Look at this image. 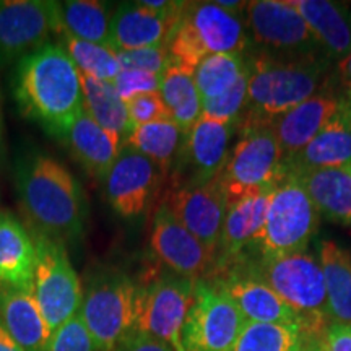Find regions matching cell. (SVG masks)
<instances>
[{"label": "cell", "instance_id": "obj_22", "mask_svg": "<svg viewBox=\"0 0 351 351\" xmlns=\"http://www.w3.org/2000/svg\"><path fill=\"white\" fill-rule=\"evenodd\" d=\"M0 324L21 351H49L52 332L29 289L0 287Z\"/></svg>", "mask_w": 351, "mask_h": 351}, {"label": "cell", "instance_id": "obj_26", "mask_svg": "<svg viewBox=\"0 0 351 351\" xmlns=\"http://www.w3.org/2000/svg\"><path fill=\"white\" fill-rule=\"evenodd\" d=\"M313 32L326 57L341 60L351 51V12L330 0L289 2Z\"/></svg>", "mask_w": 351, "mask_h": 351}, {"label": "cell", "instance_id": "obj_20", "mask_svg": "<svg viewBox=\"0 0 351 351\" xmlns=\"http://www.w3.org/2000/svg\"><path fill=\"white\" fill-rule=\"evenodd\" d=\"M340 108L341 98L328 91H317L301 104L275 117L269 125L278 140L285 163L293 160L330 122Z\"/></svg>", "mask_w": 351, "mask_h": 351}, {"label": "cell", "instance_id": "obj_4", "mask_svg": "<svg viewBox=\"0 0 351 351\" xmlns=\"http://www.w3.org/2000/svg\"><path fill=\"white\" fill-rule=\"evenodd\" d=\"M241 263L267 283L301 319L307 339H320L330 326L327 314V293L319 258L307 252L288 256H254L239 258Z\"/></svg>", "mask_w": 351, "mask_h": 351}, {"label": "cell", "instance_id": "obj_31", "mask_svg": "<svg viewBox=\"0 0 351 351\" xmlns=\"http://www.w3.org/2000/svg\"><path fill=\"white\" fill-rule=\"evenodd\" d=\"M160 95L169 109L171 119L187 134L202 116V99L194 73L173 60L161 75Z\"/></svg>", "mask_w": 351, "mask_h": 351}, {"label": "cell", "instance_id": "obj_12", "mask_svg": "<svg viewBox=\"0 0 351 351\" xmlns=\"http://www.w3.org/2000/svg\"><path fill=\"white\" fill-rule=\"evenodd\" d=\"M245 324L221 289L200 280L182 327L184 351H231Z\"/></svg>", "mask_w": 351, "mask_h": 351}, {"label": "cell", "instance_id": "obj_28", "mask_svg": "<svg viewBox=\"0 0 351 351\" xmlns=\"http://www.w3.org/2000/svg\"><path fill=\"white\" fill-rule=\"evenodd\" d=\"M327 293L330 324H351V254L333 241H322L319 249Z\"/></svg>", "mask_w": 351, "mask_h": 351}, {"label": "cell", "instance_id": "obj_27", "mask_svg": "<svg viewBox=\"0 0 351 351\" xmlns=\"http://www.w3.org/2000/svg\"><path fill=\"white\" fill-rule=\"evenodd\" d=\"M295 176L320 215L332 221L351 225V165L304 171Z\"/></svg>", "mask_w": 351, "mask_h": 351}, {"label": "cell", "instance_id": "obj_38", "mask_svg": "<svg viewBox=\"0 0 351 351\" xmlns=\"http://www.w3.org/2000/svg\"><path fill=\"white\" fill-rule=\"evenodd\" d=\"M122 69H135L143 72L163 75V72L173 62L168 46L147 47V49L119 51L117 52Z\"/></svg>", "mask_w": 351, "mask_h": 351}, {"label": "cell", "instance_id": "obj_46", "mask_svg": "<svg viewBox=\"0 0 351 351\" xmlns=\"http://www.w3.org/2000/svg\"><path fill=\"white\" fill-rule=\"evenodd\" d=\"M343 104H345L346 112H348V116H350V119H351V91H346V93H345Z\"/></svg>", "mask_w": 351, "mask_h": 351}, {"label": "cell", "instance_id": "obj_34", "mask_svg": "<svg viewBox=\"0 0 351 351\" xmlns=\"http://www.w3.org/2000/svg\"><path fill=\"white\" fill-rule=\"evenodd\" d=\"M304 340L300 326L247 322L231 351H301Z\"/></svg>", "mask_w": 351, "mask_h": 351}, {"label": "cell", "instance_id": "obj_25", "mask_svg": "<svg viewBox=\"0 0 351 351\" xmlns=\"http://www.w3.org/2000/svg\"><path fill=\"white\" fill-rule=\"evenodd\" d=\"M36 249L32 232L10 213L0 215V287L33 291Z\"/></svg>", "mask_w": 351, "mask_h": 351}, {"label": "cell", "instance_id": "obj_9", "mask_svg": "<svg viewBox=\"0 0 351 351\" xmlns=\"http://www.w3.org/2000/svg\"><path fill=\"white\" fill-rule=\"evenodd\" d=\"M36 249L33 295L44 320L54 333L82 307L83 288L65 244L32 230Z\"/></svg>", "mask_w": 351, "mask_h": 351}, {"label": "cell", "instance_id": "obj_36", "mask_svg": "<svg viewBox=\"0 0 351 351\" xmlns=\"http://www.w3.org/2000/svg\"><path fill=\"white\" fill-rule=\"evenodd\" d=\"M247 85H249V67L245 73L239 78L238 83L228 90L225 95L215 99L202 101V116L218 122H231L238 124L239 117L243 116L247 99Z\"/></svg>", "mask_w": 351, "mask_h": 351}, {"label": "cell", "instance_id": "obj_41", "mask_svg": "<svg viewBox=\"0 0 351 351\" xmlns=\"http://www.w3.org/2000/svg\"><path fill=\"white\" fill-rule=\"evenodd\" d=\"M319 343L322 351H351V324H330Z\"/></svg>", "mask_w": 351, "mask_h": 351}, {"label": "cell", "instance_id": "obj_14", "mask_svg": "<svg viewBox=\"0 0 351 351\" xmlns=\"http://www.w3.org/2000/svg\"><path fill=\"white\" fill-rule=\"evenodd\" d=\"M150 247L171 274L184 278L208 280L217 270V254L184 228L165 204L158 207L153 218Z\"/></svg>", "mask_w": 351, "mask_h": 351}, {"label": "cell", "instance_id": "obj_3", "mask_svg": "<svg viewBox=\"0 0 351 351\" xmlns=\"http://www.w3.org/2000/svg\"><path fill=\"white\" fill-rule=\"evenodd\" d=\"M327 64L322 59L282 60L262 56L249 65L247 99L238 124L241 130L269 125L317 93Z\"/></svg>", "mask_w": 351, "mask_h": 351}, {"label": "cell", "instance_id": "obj_33", "mask_svg": "<svg viewBox=\"0 0 351 351\" xmlns=\"http://www.w3.org/2000/svg\"><path fill=\"white\" fill-rule=\"evenodd\" d=\"M249 65L243 54H215L205 57L194 70V82L200 99H215L238 83Z\"/></svg>", "mask_w": 351, "mask_h": 351}, {"label": "cell", "instance_id": "obj_5", "mask_svg": "<svg viewBox=\"0 0 351 351\" xmlns=\"http://www.w3.org/2000/svg\"><path fill=\"white\" fill-rule=\"evenodd\" d=\"M247 43V28L238 13L217 2H186L168 49L176 64L194 73L205 57L243 54Z\"/></svg>", "mask_w": 351, "mask_h": 351}, {"label": "cell", "instance_id": "obj_13", "mask_svg": "<svg viewBox=\"0 0 351 351\" xmlns=\"http://www.w3.org/2000/svg\"><path fill=\"white\" fill-rule=\"evenodd\" d=\"M54 33H62L60 2H0V67L41 49Z\"/></svg>", "mask_w": 351, "mask_h": 351}, {"label": "cell", "instance_id": "obj_44", "mask_svg": "<svg viewBox=\"0 0 351 351\" xmlns=\"http://www.w3.org/2000/svg\"><path fill=\"white\" fill-rule=\"evenodd\" d=\"M0 351H21L20 346L12 340V337L2 327V324H0Z\"/></svg>", "mask_w": 351, "mask_h": 351}, {"label": "cell", "instance_id": "obj_11", "mask_svg": "<svg viewBox=\"0 0 351 351\" xmlns=\"http://www.w3.org/2000/svg\"><path fill=\"white\" fill-rule=\"evenodd\" d=\"M197 282L176 274L161 275L138 287L135 330L165 341L174 351H184L182 327L195 298Z\"/></svg>", "mask_w": 351, "mask_h": 351}, {"label": "cell", "instance_id": "obj_6", "mask_svg": "<svg viewBox=\"0 0 351 351\" xmlns=\"http://www.w3.org/2000/svg\"><path fill=\"white\" fill-rule=\"evenodd\" d=\"M138 287L117 269H99L88 276L80 315L96 351H114L137 324Z\"/></svg>", "mask_w": 351, "mask_h": 351}, {"label": "cell", "instance_id": "obj_8", "mask_svg": "<svg viewBox=\"0 0 351 351\" xmlns=\"http://www.w3.org/2000/svg\"><path fill=\"white\" fill-rule=\"evenodd\" d=\"M288 176L285 158L270 125L241 130L219 179L228 204L245 195L270 191Z\"/></svg>", "mask_w": 351, "mask_h": 351}, {"label": "cell", "instance_id": "obj_43", "mask_svg": "<svg viewBox=\"0 0 351 351\" xmlns=\"http://www.w3.org/2000/svg\"><path fill=\"white\" fill-rule=\"evenodd\" d=\"M339 75L346 91H351V51L343 59L339 60Z\"/></svg>", "mask_w": 351, "mask_h": 351}, {"label": "cell", "instance_id": "obj_30", "mask_svg": "<svg viewBox=\"0 0 351 351\" xmlns=\"http://www.w3.org/2000/svg\"><path fill=\"white\" fill-rule=\"evenodd\" d=\"M80 80L83 90V109L103 129L116 134L125 143L134 127L130 124L125 103L116 93L112 83L101 82L98 78L85 75L82 72Z\"/></svg>", "mask_w": 351, "mask_h": 351}, {"label": "cell", "instance_id": "obj_21", "mask_svg": "<svg viewBox=\"0 0 351 351\" xmlns=\"http://www.w3.org/2000/svg\"><path fill=\"white\" fill-rule=\"evenodd\" d=\"M271 191L274 189L245 195L243 199L228 204L217 254L218 263L213 276L238 261L241 256H244L245 249L251 247L265 221L267 204H269Z\"/></svg>", "mask_w": 351, "mask_h": 351}, {"label": "cell", "instance_id": "obj_17", "mask_svg": "<svg viewBox=\"0 0 351 351\" xmlns=\"http://www.w3.org/2000/svg\"><path fill=\"white\" fill-rule=\"evenodd\" d=\"M234 302L245 322L300 326L301 319L269 285L241 263H231L207 280Z\"/></svg>", "mask_w": 351, "mask_h": 351}, {"label": "cell", "instance_id": "obj_40", "mask_svg": "<svg viewBox=\"0 0 351 351\" xmlns=\"http://www.w3.org/2000/svg\"><path fill=\"white\" fill-rule=\"evenodd\" d=\"M125 106L127 112H129L132 127L147 125L152 124V122L171 119V112L169 109L166 108L160 91H156V93L140 95L137 98L127 101Z\"/></svg>", "mask_w": 351, "mask_h": 351}, {"label": "cell", "instance_id": "obj_16", "mask_svg": "<svg viewBox=\"0 0 351 351\" xmlns=\"http://www.w3.org/2000/svg\"><path fill=\"white\" fill-rule=\"evenodd\" d=\"M165 205L200 243L218 254L228 210V197L219 176L205 184H184L174 187Z\"/></svg>", "mask_w": 351, "mask_h": 351}, {"label": "cell", "instance_id": "obj_2", "mask_svg": "<svg viewBox=\"0 0 351 351\" xmlns=\"http://www.w3.org/2000/svg\"><path fill=\"white\" fill-rule=\"evenodd\" d=\"M16 192L32 230L72 243L85 230L88 205L80 184L56 158L29 153L16 163Z\"/></svg>", "mask_w": 351, "mask_h": 351}, {"label": "cell", "instance_id": "obj_19", "mask_svg": "<svg viewBox=\"0 0 351 351\" xmlns=\"http://www.w3.org/2000/svg\"><path fill=\"white\" fill-rule=\"evenodd\" d=\"M184 3L168 13L148 10L140 2L121 3L111 16L109 47L119 52L168 46Z\"/></svg>", "mask_w": 351, "mask_h": 351}, {"label": "cell", "instance_id": "obj_37", "mask_svg": "<svg viewBox=\"0 0 351 351\" xmlns=\"http://www.w3.org/2000/svg\"><path fill=\"white\" fill-rule=\"evenodd\" d=\"M49 351H96L80 311L52 333Z\"/></svg>", "mask_w": 351, "mask_h": 351}, {"label": "cell", "instance_id": "obj_47", "mask_svg": "<svg viewBox=\"0 0 351 351\" xmlns=\"http://www.w3.org/2000/svg\"><path fill=\"white\" fill-rule=\"evenodd\" d=\"M3 148V117H2V109H0V152Z\"/></svg>", "mask_w": 351, "mask_h": 351}, {"label": "cell", "instance_id": "obj_1", "mask_svg": "<svg viewBox=\"0 0 351 351\" xmlns=\"http://www.w3.org/2000/svg\"><path fill=\"white\" fill-rule=\"evenodd\" d=\"M15 99L21 114L54 138L64 140L83 112L80 70L65 47L46 44L20 60Z\"/></svg>", "mask_w": 351, "mask_h": 351}, {"label": "cell", "instance_id": "obj_42", "mask_svg": "<svg viewBox=\"0 0 351 351\" xmlns=\"http://www.w3.org/2000/svg\"><path fill=\"white\" fill-rule=\"evenodd\" d=\"M114 351H174L165 341L148 335V333L134 330Z\"/></svg>", "mask_w": 351, "mask_h": 351}, {"label": "cell", "instance_id": "obj_24", "mask_svg": "<svg viewBox=\"0 0 351 351\" xmlns=\"http://www.w3.org/2000/svg\"><path fill=\"white\" fill-rule=\"evenodd\" d=\"M351 165V119L343 98L340 111L330 122L287 163L288 173H304L313 169L343 168Z\"/></svg>", "mask_w": 351, "mask_h": 351}, {"label": "cell", "instance_id": "obj_29", "mask_svg": "<svg viewBox=\"0 0 351 351\" xmlns=\"http://www.w3.org/2000/svg\"><path fill=\"white\" fill-rule=\"evenodd\" d=\"M184 140H186V132L173 119H165L134 127L124 145H129L150 158L163 171V174L168 176L178 163Z\"/></svg>", "mask_w": 351, "mask_h": 351}, {"label": "cell", "instance_id": "obj_10", "mask_svg": "<svg viewBox=\"0 0 351 351\" xmlns=\"http://www.w3.org/2000/svg\"><path fill=\"white\" fill-rule=\"evenodd\" d=\"M244 12L249 39L265 51L267 57L282 60L320 59L322 49L317 39L289 2L254 0L247 2Z\"/></svg>", "mask_w": 351, "mask_h": 351}, {"label": "cell", "instance_id": "obj_18", "mask_svg": "<svg viewBox=\"0 0 351 351\" xmlns=\"http://www.w3.org/2000/svg\"><path fill=\"white\" fill-rule=\"evenodd\" d=\"M234 125L200 116L186 134L181 155L174 166L187 176L179 186L205 184L221 174L231 153L230 143Z\"/></svg>", "mask_w": 351, "mask_h": 351}, {"label": "cell", "instance_id": "obj_35", "mask_svg": "<svg viewBox=\"0 0 351 351\" xmlns=\"http://www.w3.org/2000/svg\"><path fill=\"white\" fill-rule=\"evenodd\" d=\"M65 51L82 73L101 82L114 83L122 70L117 52L103 44L65 36Z\"/></svg>", "mask_w": 351, "mask_h": 351}, {"label": "cell", "instance_id": "obj_23", "mask_svg": "<svg viewBox=\"0 0 351 351\" xmlns=\"http://www.w3.org/2000/svg\"><path fill=\"white\" fill-rule=\"evenodd\" d=\"M62 142L91 178L104 181L124 147L121 137L103 129L85 109L70 127Z\"/></svg>", "mask_w": 351, "mask_h": 351}, {"label": "cell", "instance_id": "obj_39", "mask_svg": "<svg viewBox=\"0 0 351 351\" xmlns=\"http://www.w3.org/2000/svg\"><path fill=\"white\" fill-rule=\"evenodd\" d=\"M112 85L116 93L119 95V98L127 103V101L137 98L140 95L160 91L161 75L143 72V70L122 69Z\"/></svg>", "mask_w": 351, "mask_h": 351}, {"label": "cell", "instance_id": "obj_32", "mask_svg": "<svg viewBox=\"0 0 351 351\" xmlns=\"http://www.w3.org/2000/svg\"><path fill=\"white\" fill-rule=\"evenodd\" d=\"M60 26L65 36L109 47L111 15L108 3L96 0L60 2Z\"/></svg>", "mask_w": 351, "mask_h": 351}, {"label": "cell", "instance_id": "obj_15", "mask_svg": "<svg viewBox=\"0 0 351 351\" xmlns=\"http://www.w3.org/2000/svg\"><path fill=\"white\" fill-rule=\"evenodd\" d=\"M165 178L150 158L124 145L103 181L104 195L119 217L137 218L155 199Z\"/></svg>", "mask_w": 351, "mask_h": 351}, {"label": "cell", "instance_id": "obj_45", "mask_svg": "<svg viewBox=\"0 0 351 351\" xmlns=\"http://www.w3.org/2000/svg\"><path fill=\"white\" fill-rule=\"evenodd\" d=\"M301 351H322V348H320V343H319V339H307L306 337Z\"/></svg>", "mask_w": 351, "mask_h": 351}, {"label": "cell", "instance_id": "obj_7", "mask_svg": "<svg viewBox=\"0 0 351 351\" xmlns=\"http://www.w3.org/2000/svg\"><path fill=\"white\" fill-rule=\"evenodd\" d=\"M320 213L300 179L289 174L270 192L265 221L251 247L257 256L306 252L319 228Z\"/></svg>", "mask_w": 351, "mask_h": 351}]
</instances>
